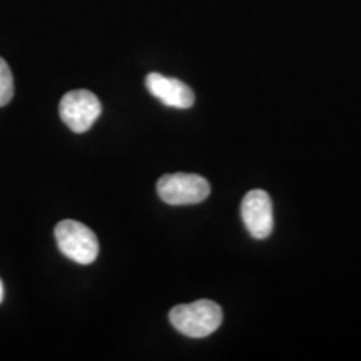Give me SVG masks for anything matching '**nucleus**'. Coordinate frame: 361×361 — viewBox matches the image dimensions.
<instances>
[{
    "mask_svg": "<svg viewBox=\"0 0 361 361\" xmlns=\"http://www.w3.org/2000/svg\"><path fill=\"white\" fill-rule=\"evenodd\" d=\"M169 322L189 338H206L221 326L223 310L211 300H197L194 303L174 306L169 311Z\"/></svg>",
    "mask_w": 361,
    "mask_h": 361,
    "instance_id": "nucleus-1",
    "label": "nucleus"
},
{
    "mask_svg": "<svg viewBox=\"0 0 361 361\" xmlns=\"http://www.w3.org/2000/svg\"><path fill=\"white\" fill-rule=\"evenodd\" d=\"M56 241L66 258L79 264H90L99 256V241L87 226L74 219H64L56 226Z\"/></svg>",
    "mask_w": 361,
    "mask_h": 361,
    "instance_id": "nucleus-2",
    "label": "nucleus"
},
{
    "mask_svg": "<svg viewBox=\"0 0 361 361\" xmlns=\"http://www.w3.org/2000/svg\"><path fill=\"white\" fill-rule=\"evenodd\" d=\"M157 194L169 206L200 204L209 196L211 186L200 174H166L157 180Z\"/></svg>",
    "mask_w": 361,
    "mask_h": 361,
    "instance_id": "nucleus-3",
    "label": "nucleus"
},
{
    "mask_svg": "<svg viewBox=\"0 0 361 361\" xmlns=\"http://www.w3.org/2000/svg\"><path fill=\"white\" fill-rule=\"evenodd\" d=\"M102 112L99 97L87 89L67 92L59 104V114L62 123L74 133H85L92 128Z\"/></svg>",
    "mask_w": 361,
    "mask_h": 361,
    "instance_id": "nucleus-4",
    "label": "nucleus"
},
{
    "mask_svg": "<svg viewBox=\"0 0 361 361\" xmlns=\"http://www.w3.org/2000/svg\"><path fill=\"white\" fill-rule=\"evenodd\" d=\"M241 216L246 229L255 239H266L273 231V204L263 189H252L243 197Z\"/></svg>",
    "mask_w": 361,
    "mask_h": 361,
    "instance_id": "nucleus-5",
    "label": "nucleus"
},
{
    "mask_svg": "<svg viewBox=\"0 0 361 361\" xmlns=\"http://www.w3.org/2000/svg\"><path fill=\"white\" fill-rule=\"evenodd\" d=\"M146 87L164 106L176 109H189L194 106V92L179 79L166 78L159 72H151L146 78Z\"/></svg>",
    "mask_w": 361,
    "mask_h": 361,
    "instance_id": "nucleus-6",
    "label": "nucleus"
},
{
    "mask_svg": "<svg viewBox=\"0 0 361 361\" xmlns=\"http://www.w3.org/2000/svg\"><path fill=\"white\" fill-rule=\"evenodd\" d=\"M13 97V75L11 67L0 57V107L7 106Z\"/></svg>",
    "mask_w": 361,
    "mask_h": 361,
    "instance_id": "nucleus-7",
    "label": "nucleus"
},
{
    "mask_svg": "<svg viewBox=\"0 0 361 361\" xmlns=\"http://www.w3.org/2000/svg\"><path fill=\"white\" fill-rule=\"evenodd\" d=\"M2 300H4V284L0 281V303H2Z\"/></svg>",
    "mask_w": 361,
    "mask_h": 361,
    "instance_id": "nucleus-8",
    "label": "nucleus"
}]
</instances>
